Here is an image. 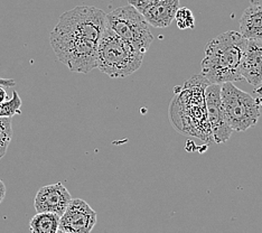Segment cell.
Segmentation results:
<instances>
[{"instance_id": "1", "label": "cell", "mask_w": 262, "mask_h": 233, "mask_svg": "<svg viewBox=\"0 0 262 233\" xmlns=\"http://www.w3.org/2000/svg\"><path fill=\"white\" fill-rule=\"evenodd\" d=\"M106 27V14L94 6H77L61 15L50 41L59 62L75 73L97 69L98 49Z\"/></svg>"}, {"instance_id": "2", "label": "cell", "mask_w": 262, "mask_h": 233, "mask_svg": "<svg viewBox=\"0 0 262 233\" xmlns=\"http://www.w3.org/2000/svg\"><path fill=\"white\" fill-rule=\"evenodd\" d=\"M247 43L248 39L235 31L225 32L211 39L202 59V76L214 84L242 81L241 65Z\"/></svg>"}, {"instance_id": "3", "label": "cell", "mask_w": 262, "mask_h": 233, "mask_svg": "<svg viewBox=\"0 0 262 233\" xmlns=\"http://www.w3.org/2000/svg\"><path fill=\"white\" fill-rule=\"evenodd\" d=\"M145 54L136 50L108 26L98 49L97 69L113 79H122L138 71Z\"/></svg>"}, {"instance_id": "4", "label": "cell", "mask_w": 262, "mask_h": 233, "mask_svg": "<svg viewBox=\"0 0 262 233\" xmlns=\"http://www.w3.org/2000/svg\"><path fill=\"white\" fill-rule=\"evenodd\" d=\"M106 24L119 37L146 54L154 41L150 25L133 6H122L106 15Z\"/></svg>"}, {"instance_id": "5", "label": "cell", "mask_w": 262, "mask_h": 233, "mask_svg": "<svg viewBox=\"0 0 262 233\" xmlns=\"http://www.w3.org/2000/svg\"><path fill=\"white\" fill-rule=\"evenodd\" d=\"M220 86L222 108L230 128L233 131H246L254 127L260 118V108L255 99L232 82Z\"/></svg>"}, {"instance_id": "6", "label": "cell", "mask_w": 262, "mask_h": 233, "mask_svg": "<svg viewBox=\"0 0 262 233\" xmlns=\"http://www.w3.org/2000/svg\"><path fill=\"white\" fill-rule=\"evenodd\" d=\"M220 91H221V86L208 83L204 90V97L212 138L216 143H223L230 139L233 130L226 121Z\"/></svg>"}, {"instance_id": "7", "label": "cell", "mask_w": 262, "mask_h": 233, "mask_svg": "<svg viewBox=\"0 0 262 233\" xmlns=\"http://www.w3.org/2000/svg\"><path fill=\"white\" fill-rule=\"evenodd\" d=\"M97 220V212L84 200L72 199L59 218V230L69 233H90Z\"/></svg>"}, {"instance_id": "8", "label": "cell", "mask_w": 262, "mask_h": 233, "mask_svg": "<svg viewBox=\"0 0 262 233\" xmlns=\"http://www.w3.org/2000/svg\"><path fill=\"white\" fill-rule=\"evenodd\" d=\"M71 200L72 196L68 188L62 183H55L38 189L34 200V207L37 213H55L61 217Z\"/></svg>"}, {"instance_id": "9", "label": "cell", "mask_w": 262, "mask_h": 233, "mask_svg": "<svg viewBox=\"0 0 262 233\" xmlns=\"http://www.w3.org/2000/svg\"><path fill=\"white\" fill-rule=\"evenodd\" d=\"M241 75L252 87L257 89L262 87V40L248 39Z\"/></svg>"}, {"instance_id": "10", "label": "cell", "mask_w": 262, "mask_h": 233, "mask_svg": "<svg viewBox=\"0 0 262 233\" xmlns=\"http://www.w3.org/2000/svg\"><path fill=\"white\" fill-rule=\"evenodd\" d=\"M180 3L181 0H159L157 4L146 9L142 16L150 26L166 28L175 19Z\"/></svg>"}, {"instance_id": "11", "label": "cell", "mask_w": 262, "mask_h": 233, "mask_svg": "<svg viewBox=\"0 0 262 233\" xmlns=\"http://www.w3.org/2000/svg\"><path fill=\"white\" fill-rule=\"evenodd\" d=\"M240 34L246 39L262 40V5H252L243 11Z\"/></svg>"}, {"instance_id": "12", "label": "cell", "mask_w": 262, "mask_h": 233, "mask_svg": "<svg viewBox=\"0 0 262 233\" xmlns=\"http://www.w3.org/2000/svg\"><path fill=\"white\" fill-rule=\"evenodd\" d=\"M59 218L55 213H37L29 222V229L32 233H56L59 230Z\"/></svg>"}, {"instance_id": "13", "label": "cell", "mask_w": 262, "mask_h": 233, "mask_svg": "<svg viewBox=\"0 0 262 233\" xmlns=\"http://www.w3.org/2000/svg\"><path fill=\"white\" fill-rule=\"evenodd\" d=\"M13 124H11V118L0 117V159H2L10 145L13 139Z\"/></svg>"}, {"instance_id": "14", "label": "cell", "mask_w": 262, "mask_h": 233, "mask_svg": "<svg viewBox=\"0 0 262 233\" xmlns=\"http://www.w3.org/2000/svg\"><path fill=\"white\" fill-rule=\"evenodd\" d=\"M21 99L18 92L14 90L13 95L7 101L0 103V117L13 118L14 116L21 115Z\"/></svg>"}, {"instance_id": "15", "label": "cell", "mask_w": 262, "mask_h": 233, "mask_svg": "<svg viewBox=\"0 0 262 233\" xmlns=\"http://www.w3.org/2000/svg\"><path fill=\"white\" fill-rule=\"evenodd\" d=\"M175 20L180 29H193L195 27V17L187 7H180L175 15Z\"/></svg>"}, {"instance_id": "16", "label": "cell", "mask_w": 262, "mask_h": 233, "mask_svg": "<svg viewBox=\"0 0 262 233\" xmlns=\"http://www.w3.org/2000/svg\"><path fill=\"white\" fill-rule=\"evenodd\" d=\"M159 0H128L129 5L133 6L134 8H136L141 14L155 4H157Z\"/></svg>"}, {"instance_id": "17", "label": "cell", "mask_w": 262, "mask_h": 233, "mask_svg": "<svg viewBox=\"0 0 262 233\" xmlns=\"http://www.w3.org/2000/svg\"><path fill=\"white\" fill-rule=\"evenodd\" d=\"M0 86L6 88H13L16 86V81L14 79H4V77H0Z\"/></svg>"}, {"instance_id": "18", "label": "cell", "mask_w": 262, "mask_h": 233, "mask_svg": "<svg viewBox=\"0 0 262 233\" xmlns=\"http://www.w3.org/2000/svg\"><path fill=\"white\" fill-rule=\"evenodd\" d=\"M9 99V95L7 90H6V87L0 86V103L5 102V101H7Z\"/></svg>"}, {"instance_id": "19", "label": "cell", "mask_w": 262, "mask_h": 233, "mask_svg": "<svg viewBox=\"0 0 262 233\" xmlns=\"http://www.w3.org/2000/svg\"><path fill=\"white\" fill-rule=\"evenodd\" d=\"M5 195H6V185L2 179H0V204H2V202L4 201Z\"/></svg>"}, {"instance_id": "20", "label": "cell", "mask_w": 262, "mask_h": 233, "mask_svg": "<svg viewBox=\"0 0 262 233\" xmlns=\"http://www.w3.org/2000/svg\"><path fill=\"white\" fill-rule=\"evenodd\" d=\"M56 233H69V232H65V231H62V230H58Z\"/></svg>"}, {"instance_id": "21", "label": "cell", "mask_w": 262, "mask_h": 233, "mask_svg": "<svg viewBox=\"0 0 262 233\" xmlns=\"http://www.w3.org/2000/svg\"><path fill=\"white\" fill-rule=\"evenodd\" d=\"M261 88H262V87H261Z\"/></svg>"}]
</instances>
